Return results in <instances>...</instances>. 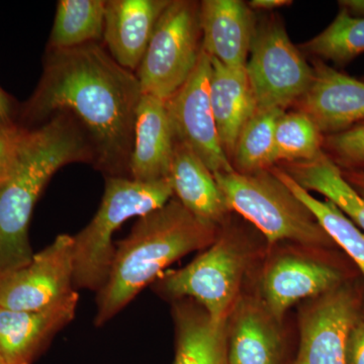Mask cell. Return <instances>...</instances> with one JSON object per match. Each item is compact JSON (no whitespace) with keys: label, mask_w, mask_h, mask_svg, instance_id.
<instances>
[{"label":"cell","mask_w":364,"mask_h":364,"mask_svg":"<svg viewBox=\"0 0 364 364\" xmlns=\"http://www.w3.org/2000/svg\"><path fill=\"white\" fill-rule=\"evenodd\" d=\"M169 178L153 182L107 176L102 203L90 224L73 236L74 287L100 291L116 247L112 237L124 223L162 208L173 198Z\"/></svg>","instance_id":"8992f818"},{"label":"cell","mask_w":364,"mask_h":364,"mask_svg":"<svg viewBox=\"0 0 364 364\" xmlns=\"http://www.w3.org/2000/svg\"><path fill=\"white\" fill-rule=\"evenodd\" d=\"M338 4L352 18H364V0H340Z\"/></svg>","instance_id":"d6a6232c"},{"label":"cell","mask_w":364,"mask_h":364,"mask_svg":"<svg viewBox=\"0 0 364 364\" xmlns=\"http://www.w3.org/2000/svg\"><path fill=\"white\" fill-rule=\"evenodd\" d=\"M229 364H293L289 338L255 291H244L227 320Z\"/></svg>","instance_id":"4fadbf2b"},{"label":"cell","mask_w":364,"mask_h":364,"mask_svg":"<svg viewBox=\"0 0 364 364\" xmlns=\"http://www.w3.org/2000/svg\"><path fill=\"white\" fill-rule=\"evenodd\" d=\"M312 67V82L298 102L299 112L311 117L326 136L364 123V80L346 75L321 60H316Z\"/></svg>","instance_id":"5bb4252c"},{"label":"cell","mask_w":364,"mask_h":364,"mask_svg":"<svg viewBox=\"0 0 364 364\" xmlns=\"http://www.w3.org/2000/svg\"><path fill=\"white\" fill-rule=\"evenodd\" d=\"M0 364H7L6 358L2 355L1 351H0Z\"/></svg>","instance_id":"e575fe53"},{"label":"cell","mask_w":364,"mask_h":364,"mask_svg":"<svg viewBox=\"0 0 364 364\" xmlns=\"http://www.w3.org/2000/svg\"><path fill=\"white\" fill-rule=\"evenodd\" d=\"M324 135L301 112H284L275 128L274 163L309 161L323 152Z\"/></svg>","instance_id":"4316f807"},{"label":"cell","mask_w":364,"mask_h":364,"mask_svg":"<svg viewBox=\"0 0 364 364\" xmlns=\"http://www.w3.org/2000/svg\"><path fill=\"white\" fill-rule=\"evenodd\" d=\"M323 150L340 169L364 171V123L324 136Z\"/></svg>","instance_id":"83f0119b"},{"label":"cell","mask_w":364,"mask_h":364,"mask_svg":"<svg viewBox=\"0 0 364 364\" xmlns=\"http://www.w3.org/2000/svg\"><path fill=\"white\" fill-rule=\"evenodd\" d=\"M225 202L252 224L267 246L296 243L322 249H338L315 215L270 169L253 173H214Z\"/></svg>","instance_id":"5b68a950"},{"label":"cell","mask_w":364,"mask_h":364,"mask_svg":"<svg viewBox=\"0 0 364 364\" xmlns=\"http://www.w3.org/2000/svg\"><path fill=\"white\" fill-rule=\"evenodd\" d=\"M340 256L338 249L287 242L267 246L254 291L275 318L284 321L291 306L358 277Z\"/></svg>","instance_id":"52a82bcc"},{"label":"cell","mask_w":364,"mask_h":364,"mask_svg":"<svg viewBox=\"0 0 364 364\" xmlns=\"http://www.w3.org/2000/svg\"><path fill=\"white\" fill-rule=\"evenodd\" d=\"M14 114L13 100L0 87V124H14Z\"/></svg>","instance_id":"4dcf8cb0"},{"label":"cell","mask_w":364,"mask_h":364,"mask_svg":"<svg viewBox=\"0 0 364 364\" xmlns=\"http://www.w3.org/2000/svg\"><path fill=\"white\" fill-rule=\"evenodd\" d=\"M107 0H60L48 50L98 43L104 38Z\"/></svg>","instance_id":"cb8c5ba5"},{"label":"cell","mask_w":364,"mask_h":364,"mask_svg":"<svg viewBox=\"0 0 364 364\" xmlns=\"http://www.w3.org/2000/svg\"><path fill=\"white\" fill-rule=\"evenodd\" d=\"M286 111L279 109L256 111L237 139L233 167L240 173L269 169L274 163L275 128Z\"/></svg>","instance_id":"d4e9b609"},{"label":"cell","mask_w":364,"mask_h":364,"mask_svg":"<svg viewBox=\"0 0 364 364\" xmlns=\"http://www.w3.org/2000/svg\"><path fill=\"white\" fill-rule=\"evenodd\" d=\"M74 291L73 236L62 234L28 265L0 277V308L44 310Z\"/></svg>","instance_id":"8fae6325"},{"label":"cell","mask_w":364,"mask_h":364,"mask_svg":"<svg viewBox=\"0 0 364 364\" xmlns=\"http://www.w3.org/2000/svg\"><path fill=\"white\" fill-rule=\"evenodd\" d=\"M346 364H364V313L349 334Z\"/></svg>","instance_id":"f546056e"},{"label":"cell","mask_w":364,"mask_h":364,"mask_svg":"<svg viewBox=\"0 0 364 364\" xmlns=\"http://www.w3.org/2000/svg\"><path fill=\"white\" fill-rule=\"evenodd\" d=\"M246 71L257 111H284L301 100L313 79V67L277 20L256 26Z\"/></svg>","instance_id":"30bf717a"},{"label":"cell","mask_w":364,"mask_h":364,"mask_svg":"<svg viewBox=\"0 0 364 364\" xmlns=\"http://www.w3.org/2000/svg\"><path fill=\"white\" fill-rule=\"evenodd\" d=\"M200 6L196 1L170 0L135 72L142 95L167 102L195 70L203 51Z\"/></svg>","instance_id":"ba28073f"},{"label":"cell","mask_w":364,"mask_h":364,"mask_svg":"<svg viewBox=\"0 0 364 364\" xmlns=\"http://www.w3.org/2000/svg\"><path fill=\"white\" fill-rule=\"evenodd\" d=\"M74 162L93 164L95 155L72 114L58 112L28 128L11 176L0 183V277L32 261L28 226L33 208L51 177Z\"/></svg>","instance_id":"7a4b0ae2"},{"label":"cell","mask_w":364,"mask_h":364,"mask_svg":"<svg viewBox=\"0 0 364 364\" xmlns=\"http://www.w3.org/2000/svg\"><path fill=\"white\" fill-rule=\"evenodd\" d=\"M168 178L174 198L196 219L218 229L229 222L232 212L214 173L188 146L176 139Z\"/></svg>","instance_id":"d6986e66"},{"label":"cell","mask_w":364,"mask_h":364,"mask_svg":"<svg viewBox=\"0 0 364 364\" xmlns=\"http://www.w3.org/2000/svg\"><path fill=\"white\" fill-rule=\"evenodd\" d=\"M79 294L44 310L21 312L0 308V351L7 364H33L57 333L75 317Z\"/></svg>","instance_id":"9a60e30c"},{"label":"cell","mask_w":364,"mask_h":364,"mask_svg":"<svg viewBox=\"0 0 364 364\" xmlns=\"http://www.w3.org/2000/svg\"><path fill=\"white\" fill-rule=\"evenodd\" d=\"M267 246L258 245L229 220L208 248L186 267L158 277L153 289L170 301L193 299L214 322H226Z\"/></svg>","instance_id":"277c9868"},{"label":"cell","mask_w":364,"mask_h":364,"mask_svg":"<svg viewBox=\"0 0 364 364\" xmlns=\"http://www.w3.org/2000/svg\"><path fill=\"white\" fill-rule=\"evenodd\" d=\"M363 80H364V79H363Z\"/></svg>","instance_id":"d590c367"},{"label":"cell","mask_w":364,"mask_h":364,"mask_svg":"<svg viewBox=\"0 0 364 364\" xmlns=\"http://www.w3.org/2000/svg\"><path fill=\"white\" fill-rule=\"evenodd\" d=\"M203 50L228 67H245L250 53L255 18L240 0H205L200 2Z\"/></svg>","instance_id":"ac0fdd59"},{"label":"cell","mask_w":364,"mask_h":364,"mask_svg":"<svg viewBox=\"0 0 364 364\" xmlns=\"http://www.w3.org/2000/svg\"><path fill=\"white\" fill-rule=\"evenodd\" d=\"M210 60V104L220 142L232 162L237 139L257 107L246 66L233 68L212 57Z\"/></svg>","instance_id":"ffe728a7"},{"label":"cell","mask_w":364,"mask_h":364,"mask_svg":"<svg viewBox=\"0 0 364 364\" xmlns=\"http://www.w3.org/2000/svg\"><path fill=\"white\" fill-rule=\"evenodd\" d=\"M176 328L174 364H229L227 321L215 323L191 299L171 301Z\"/></svg>","instance_id":"44dd1931"},{"label":"cell","mask_w":364,"mask_h":364,"mask_svg":"<svg viewBox=\"0 0 364 364\" xmlns=\"http://www.w3.org/2000/svg\"><path fill=\"white\" fill-rule=\"evenodd\" d=\"M174 145L166 102L142 95L136 109L129 177L141 182L168 178Z\"/></svg>","instance_id":"e0dca14e"},{"label":"cell","mask_w":364,"mask_h":364,"mask_svg":"<svg viewBox=\"0 0 364 364\" xmlns=\"http://www.w3.org/2000/svg\"><path fill=\"white\" fill-rule=\"evenodd\" d=\"M269 169L315 215L318 224L337 247L343 251L364 280V232L334 203L328 200H318L310 191L299 186L282 167L272 166Z\"/></svg>","instance_id":"603a6c76"},{"label":"cell","mask_w":364,"mask_h":364,"mask_svg":"<svg viewBox=\"0 0 364 364\" xmlns=\"http://www.w3.org/2000/svg\"><path fill=\"white\" fill-rule=\"evenodd\" d=\"M289 174L306 191L325 196L364 232V200L345 181L341 169L325 152L309 161L293 163Z\"/></svg>","instance_id":"7402d4cb"},{"label":"cell","mask_w":364,"mask_h":364,"mask_svg":"<svg viewBox=\"0 0 364 364\" xmlns=\"http://www.w3.org/2000/svg\"><path fill=\"white\" fill-rule=\"evenodd\" d=\"M219 232L196 219L174 196L139 218L131 233L117 242L109 277L97 291L95 325L109 322L172 263L208 248Z\"/></svg>","instance_id":"3957f363"},{"label":"cell","mask_w":364,"mask_h":364,"mask_svg":"<svg viewBox=\"0 0 364 364\" xmlns=\"http://www.w3.org/2000/svg\"><path fill=\"white\" fill-rule=\"evenodd\" d=\"M170 0H107L102 41L112 59L136 72Z\"/></svg>","instance_id":"2e32d148"},{"label":"cell","mask_w":364,"mask_h":364,"mask_svg":"<svg viewBox=\"0 0 364 364\" xmlns=\"http://www.w3.org/2000/svg\"><path fill=\"white\" fill-rule=\"evenodd\" d=\"M293 4L291 0H252L248 2V6L250 9H257V11H272L279 7L289 6Z\"/></svg>","instance_id":"836d02e7"},{"label":"cell","mask_w":364,"mask_h":364,"mask_svg":"<svg viewBox=\"0 0 364 364\" xmlns=\"http://www.w3.org/2000/svg\"><path fill=\"white\" fill-rule=\"evenodd\" d=\"M28 128L18 124H0V183L11 176Z\"/></svg>","instance_id":"f1b7e54d"},{"label":"cell","mask_w":364,"mask_h":364,"mask_svg":"<svg viewBox=\"0 0 364 364\" xmlns=\"http://www.w3.org/2000/svg\"><path fill=\"white\" fill-rule=\"evenodd\" d=\"M212 60L202 51L195 70L169 100L167 109L174 136L186 144L213 173L234 171L220 142L210 97Z\"/></svg>","instance_id":"7c38bea8"},{"label":"cell","mask_w":364,"mask_h":364,"mask_svg":"<svg viewBox=\"0 0 364 364\" xmlns=\"http://www.w3.org/2000/svg\"><path fill=\"white\" fill-rule=\"evenodd\" d=\"M363 313L364 289L358 277L301 303L293 364H346L349 334Z\"/></svg>","instance_id":"9c48e42d"},{"label":"cell","mask_w":364,"mask_h":364,"mask_svg":"<svg viewBox=\"0 0 364 364\" xmlns=\"http://www.w3.org/2000/svg\"><path fill=\"white\" fill-rule=\"evenodd\" d=\"M303 48L321 61L346 65L364 53V18H352L340 9L332 23Z\"/></svg>","instance_id":"484cf974"},{"label":"cell","mask_w":364,"mask_h":364,"mask_svg":"<svg viewBox=\"0 0 364 364\" xmlns=\"http://www.w3.org/2000/svg\"><path fill=\"white\" fill-rule=\"evenodd\" d=\"M345 181L348 182L356 193L364 200V171L363 170H341Z\"/></svg>","instance_id":"1f68e13d"},{"label":"cell","mask_w":364,"mask_h":364,"mask_svg":"<svg viewBox=\"0 0 364 364\" xmlns=\"http://www.w3.org/2000/svg\"><path fill=\"white\" fill-rule=\"evenodd\" d=\"M141 97L135 72L117 63L100 43H90L48 50L42 77L21 117L42 124L68 112L87 134L93 165L107 176L129 177Z\"/></svg>","instance_id":"6da1fadb"}]
</instances>
